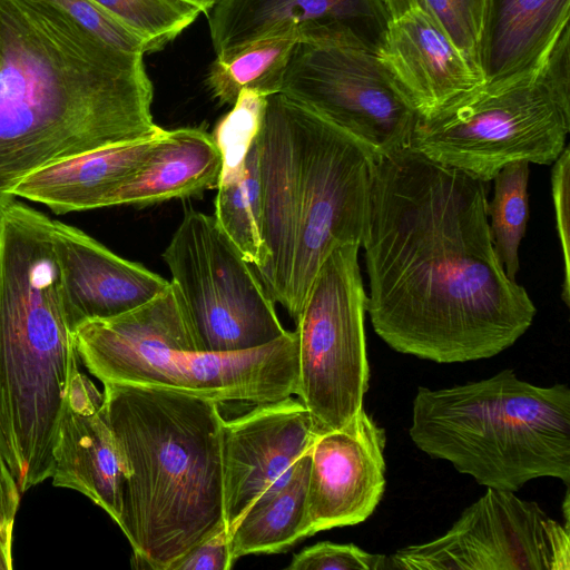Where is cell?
Segmentation results:
<instances>
[{
  "label": "cell",
  "instance_id": "6da1fadb",
  "mask_svg": "<svg viewBox=\"0 0 570 570\" xmlns=\"http://www.w3.org/2000/svg\"><path fill=\"white\" fill-rule=\"evenodd\" d=\"M488 181L407 145L375 156L362 245L366 312L394 351L436 363L490 358L531 326L535 306L500 263Z\"/></svg>",
  "mask_w": 570,
  "mask_h": 570
},
{
  "label": "cell",
  "instance_id": "7a4b0ae2",
  "mask_svg": "<svg viewBox=\"0 0 570 570\" xmlns=\"http://www.w3.org/2000/svg\"><path fill=\"white\" fill-rule=\"evenodd\" d=\"M142 55L39 0H0V208L56 163L159 134Z\"/></svg>",
  "mask_w": 570,
  "mask_h": 570
},
{
  "label": "cell",
  "instance_id": "3957f363",
  "mask_svg": "<svg viewBox=\"0 0 570 570\" xmlns=\"http://www.w3.org/2000/svg\"><path fill=\"white\" fill-rule=\"evenodd\" d=\"M256 142L267 259L254 269L296 322L330 252L362 245L375 155L283 92L267 97Z\"/></svg>",
  "mask_w": 570,
  "mask_h": 570
},
{
  "label": "cell",
  "instance_id": "277c9868",
  "mask_svg": "<svg viewBox=\"0 0 570 570\" xmlns=\"http://www.w3.org/2000/svg\"><path fill=\"white\" fill-rule=\"evenodd\" d=\"M102 394L126 473L118 525L136 568L169 570L226 528L218 403L117 383Z\"/></svg>",
  "mask_w": 570,
  "mask_h": 570
},
{
  "label": "cell",
  "instance_id": "5b68a950",
  "mask_svg": "<svg viewBox=\"0 0 570 570\" xmlns=\"http://www.w3.org/2000/svg\"><path fill=\"white\" fill-rule=\"evenodd\" d=\"M52 220L0 208V451L20 492L51 478L61 405L79 363Z\"/></svg>",
  "mask_w": 570,
  "mask_h": 570
},
{
  "label": "cell",
  "instance_id": "8992f818",
  "mask_svg": "<svg viewBox=\"0 0 570 570\" xmlns=\"http://www.w3.org/2000/svg\"><path fill=\"white\" fill-rule=\"evenodd\" d=\"M409 434L422 452L487 488L515 492L538 478L570 481V389L512 370L452 387H419Z\"/></svg>",
  "mask_w": 570,
  "mask_h": 570
},
{
  "label": "cell",
  "instance_id": "52a82bcc",
  "mask_svg": "<svg viewBox=\"0 0 570 570\" xmlns=\"http://www.w3.org/2000/svg\"><path fill=\"white\" fill-rule=\"evenodd\" d=\"M570 131V28L532 71L482 83L429 116L407 146L490 183L507 164H552Z\"/></svg>",
  "mask_w": 570,
  "mask_h": 570
},
{
  "label": "cell",
  "instance_id": "ba28073f",
  "mask_svg": "<svg viewBox=\"0 0 570 570\" xmlns=\"http://www.w3.org/2000/svg\"><path fill=\"white\" fill-rule=\"evenodd\" d=\"M163 258L194 352L250 350L285 334L275 302L214 216L186 208Z\"/></svg>",
  "mask_w": 570,
  "mask_h": 570
},
{
  "label": "cell",
  "instance_id": "9c48e42d",
  "mask_svg": "<svg viewBox=\"0 0 570 570\" xmlns=\"http://www.w3.org/2000/svg\"><path fill=\"white\" fill-rule=\"evenodd\" d=\"M360 246H335L320 266L296 323L297 392L321 435L363 410L370 368Z\"/></svg>",
  "mask_w": 570,
  "mask_h": 570
},
{
  "label": "cell",
  "instance_id": "30bf717a",
  "mask_svg": "<svg viewBox=\"0 0 570 570\" xmlns=\"http://www.w3.org/2000/svg\"><path fill=\"white\" fill-rule=\"evenodd\" d=\"M569 533L537 502L487 488L444 534L387 557V569L569 570Z\"/></svg>",
  "mask_w": 570,
  "mask_h": 570
},
{
  "label": "cell",
  "instance_id": "8fae6325",
  "mask_svg": "<svg viewBox=\"0 0 570 570\" xmlns=\"http://www.w3.org/2000/svg\"><path fill=\"white\" fill-rule=\"evenodd\" d=\"M341 127L375 156L406 146L417 114L375 53L297 42L281 91Z\"/></svg>",
  "mask_w": 570,
  "mask_h": 570
},
{
  "label": "cell",
  "instance_id": "7c38bea8",
  "mask_svg": "<svg viewBox=\"0 0 570 570\" xmlns=\"http://www.w3.org/2000/svg\"><path fill=\"white\" fill-rule=\"evenodd\" d=\"M102 384L165 387L222 402L259 404L296 394V332L235 352L158 351L94 374Z\"/></svg>",
  "mask_w": 570,
  "mask_h": 570
},
{
  "label": "cell",
  "instance_id": "4fadbf2b",
  "mask_svg": "<svg viewBox=\"0 0 570 570\" xmlns=\"http://www.w3.org/2000/svg\"><path fill=\"white\" fill-rule=\"evenodd\" d=\"M205 14L219 59L286 33L379 55L390 21L383 0H217Z\"/></svg>",
  "mask_w": 570,
  "mask_h": 570
},
{
  "label": "cell",
  "instance_id": "5bb4252c",
  "mask_svg": "<svg viewBox=\"0 0 570 570\" xmlns=\"http://www.w3.org/2000/svg\"><path fill=\"white\" fill-rule=\"evenodd\" d=\"M318 436L308 410L293 395L255 404L250 411L223 421L220 452L228 533Z\"/></svg>",
  "mask_w": 570,
  "mask_h": 570
},
{
  "label": "cell",
  "instance_id": "9a60e30c",
  "mask_svg": "<svg viewBox=\"0 0 570 570\" xmlns=\"http://www.w3.org/2000/svg\"><path fill=\"white\" fill-rule=\"evenodd\" d=\"M384 444V430L364 410L316 439L307 489L309 537L358 524L374 512L385 489Z\"/></svg>",
  "mask_w": 570,
  "mask_h": 570
},
{
  "label": "cell",
  "instance_id": "2e32d148",
  "mask_svg": "<svg viewBox=\"0 0 570 570\" xmlns=\"http://www.w3.org/2000/svg\"><path fill=\"white\" fill-rule=\"evenodd\" d=\"M73 367L61 405L53 449L55 487L76 490L118 524L125 468L104 407V394Z\"/></svg>",
  "mask_w": 570,
  "mask_h": 570
},
{
  "label": "cell",
  "instance_id": "e0dca14e",
  "mask_svg": "<svg viewBox=\"0 0 570 570\" xmlns=\"http://www.w3.org/2000/svg\"><path fill=\"white\" fill-rule=\"evenodd\" d=\"M51 238L73 332L85 322L139 307L170 284L142 265L116 255L73 226L52 220Z\"/></svg>",
  "mask_w": 570,
  "mask_h": 570
},
{
  "label": "cell",
  "instance_id": "ac0fdd59",
  "mask_svg": "<svg viewBox=\"0 0 570 570\" xmlns=\"http://www.w3.org/2000/svg\"><path fill=\"white\" fill-rule=\"evenodd\" d=\"M377 56L420 117L484 83L449 36L421 10L389 21Z\"/></svg>",
  "mask_w": 570,
  "mask_h": 570
},
{
  "label": "cell",
  "instance_id": "d6986e66",
  "mask_svg": "<svg viewBox=\"0 0 570 570\" xmlns=\"http://www.w3.org/2000/svg\"><path fill=\"white\" fill-rule=\"evenodd\" d=\"M166 130L45 167L22 179L13 195L56 214L108 207L109 198L140 170Z\"/></svg>",
  "mask_w": 570,
  "mask_h": 570
},
{
  "label": "cell",
  "instance_id": "ffe728a7",
  "mask_svg": "<svg viewBox=\"0 0 570 570\" xmlns=\"http://www.w3.org/2000/svg\"><path fill=\"white\" fill-rule=\"evenodd\" d=\"M570 0H490L480 46L484 83L530 72L569 24Z\"/></svg>",
  "mask_w": 570,
  "mask_h": 570
},
{
  "label": "cell",
  "instance_id": "44dd1931",
  "mask_svg": "<svg viewBox=\"0 0 570 570\" xmlns=\"http://www.w3.org/2000/svg\"><path fill=\"white\" fill-rule=\"evenodd\" d=\"M220 171L222 156L210 134L196 127L166 130L150 158L114 193L108 206L200 196L218 187Z\"/></svg>",
  "mask_w": 570,
  "mask_h": 570
},
{
  "label": "cell",
  "instance_id": "7402d4cb",
  "mask_svg": "<svg viewBox=\"0 0 570 570\" xmlns=\"http://www.w3.org/2000/svg\"><path fill=\"white\" fill-rule=\"evenodd\" d=\"M311 450L249 505L228 533L234 561L248 554L277 553L309 537L307 489Z\"/></svg>",
  "mask_w": 570,
  "mask_h": 570
},
{
  "label": "cell",
  "instance_id": "603a6c76",
  "mask_svg": "<svg viewBox=\"0 0 570 570\" xmlns=\"http://www.w3.org/2000/svg\"><path fill=\"white\" fill-rule=\"evenodd\" d=\"M297 42L294 33L278 35L252 42L227 59L216 58L206 77L208 89L220 104L230 106L245 89L265 96L279 92Z\"/></svg>",
  "mask_w": 570,
  "mask_h": 570
},
{
  "label": "cell",
  "instance_id": "cb8c5ba5",
  "mask_svg": "<svg viewBox=\"0 0 570 570\" xmlns=\"http://www.w3.org/2000/svg\"><path fill=\"white\" fill-rule=\"evenodd\" d=\"M214 218L242 256L256 269L267 259L262 236L258 149L254 141L240 178L217 187Z\"/></svg>",
  "mask_w": 570,
  "mask_h": 570
},
{
  "label": "cell",
  "instance_id": "d4e9b609",
  "mask_svg": "<svg viewBox=\"0 0 570 570\" xmlns=\"http://www.w3.org/2000/svg\"><path fill=\"white\" fill-rule=\"evenodd\" d=\"M529 164L511 161L497 173L491 180L493 197L487 208L494 252L511 281H515L519 272V246L529 218Z\"/></svg>",
  "mask_w": 570,
  "mask_h": 570
},
{
  "label": "cell",
  "instance_id": "484cf974",
  "mask_svg": "<svg viewBox=\"0 0 570 570\" xmlns=\"http://www.w3.org/2000/svg\"><path fill=\"white\" fill-rule=\"evenodd\" d=\"M383 2L390 20L410 10L423 11L449 36L460 52L481 73L480 46L490 0H383Z\"/></svg>",
  "mask_w": 570,
  "mask_h": 570
},
{
  "label": "cell",
  "instance_id": "4316f807",
  "mask_svg": "<svg viewBox=\"0 0 570 570\" xmlns=\"http://www.w3.org/2000/svg\"><path fill=\"white\" fill-rule=\"evenodd\" d=\"M267 97L242 90L233 108L217 121L210 135L222 156L218 186L232 184L243 175L247 154L263 125Z\"/></svg>",
  "mask_w": 570,
  "mask_h": 570
},
{
  "label": "cell",
  "instance_id": "83f0119b",
  "mask_svg": "<svg viewBox=\"0 0 570 570\" xmlns=\"http://www.w3.org/2000/svg\"><path fill=\"white\" fill-rule=\"evenodd\" d=\"M145 38L155 51L188 28L202 12L185 0H94Z\"/></svg>",
  "mask_w": 570,
  "mask_h": 570
},
{
  "label": "cell",
  "instance_id": "f1b7e54d",
  "mask_svg": "<svg viewBox=\"0 0 570 570\" xmlns=\"http://www.w3.org/2000/svg\"><path fill=\"white\" fill-rule=\"evenodd\" d=\"M56 7L77 24L105 43L130 53L155 51L145 38L136 33L94 0H39Z\"/></svg>",
  "mask_w": 570,
  "mask_h": 570
},
{
  "label": "cell",
  "instance_id": "f546056e",
  "mask_svg": "<svg viewBox=\"0 0 570 570\" xmlns=\"http://www.w3.org/2000/svg\"><path fill=\"white\" fill-rule=\"evenodd\" d=\"M288 570H383L387 557L370 553L355 544L318 542L295 554Z\"/></svg>",
  "mask_w": 570,
  "mask_h": 570
},
{
  "label": "cell",
  "instance_id": "4dcf8cb0",
  "mask_svg": "<svg viewBox=\"0 0 570 570\" xmlns=\"http://www.w3.org/2000/svg\"><path fill=\"white\" fill-rule=\"evenodd\" d=\"M552 199L556 215L557 232L563 257V282L561 298L567 306L570 304V150L564 147L559 157L552 163Z\"/></svg>",
  "mask_w": 570,
  "mask_h": 570
},
{
  "label": "cell",
  "instance_id": "1f68e13d",
  "mask_svg": "<svg viewBox=\"0 0 570 570\" xmlns=\"http://www.w3.org/2000/svg\"><path fill=\"white\" fill-rule=\"evenodd\" d=\"M233 562L229 534L227 528H223L191 548L169 570H228Z\"/></svg>",
  "mask_w": 570,
  "mask_h": 570
},
{
  "label": "cell",
  "instance_id": "d6a6232c",
  "mask_svg": "<svg viewBox=\"0 0 570 570\" xmlns=\"http://www.w3.org/2000/svg\"><path fill=\"white\" fill-rule=\"evenodd\" d=\"M19 500V488L0 451V527L13 523Z\"/></svg>",
  "mask_w": 570,
  "mask_h": 570
},
{
  "label": "cell",
  "instance_id": "836d02e7",
  "mask_svg": "<svg viewBox=\"0 0 570 570\" xmlns=\"http://www.w3.org/2000/svg\"><path fill=\"white\" fill-rule=\"evenodd\" d=\"M13 523L0 527V570L12 568L11 539Z\"/></svg>",
  "mask_w": 570,
  "mask_h": 570
},
{
  "label": "cell",
  "instance_id": "e575fe53",
  "mask_svg": "<svg viewBox=\"0 0 570 570\" xmlns=\"http://www.w3.org/2000/svg\"><path fill=\"white\" fill-rule=\"evenodd\" d=\"M196 6L202 12H206L217 0H185Z\"/></svg>",
  "mask_w": 570,
  "mask_h": 570
}]
</instances>
